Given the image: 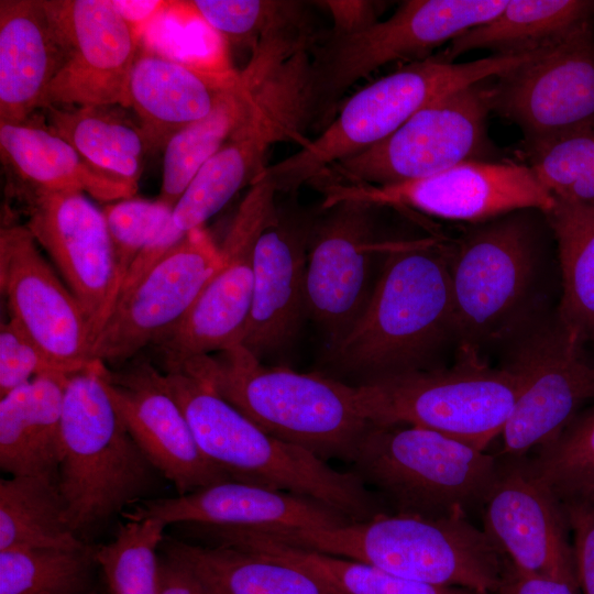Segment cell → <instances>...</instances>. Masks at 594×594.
<instances>
[{
    "label": "cell",
    "instance_id": "4dcf8cb0",
    "mask_svg": "<svg viewBox=\"0 0 594 594\" xmlns=\"http://www.w3.org/2000/svg\"><path fill=\"white\" fill-rule=\"evenodd\" d=\"M161 546L191 568L213 594H343L305 569L244 550L165 537Z\"/></svg>",
    "mask_w": 594,
    "mask_h": 594
},
{
    "label": "cell",
    "instance_id": "7dc6e473",
    "mask_svg": "<svg viewBox=\"0 0 594 594\" xmlns=\"http://www.w3.org/2000/svg\"><path fill=\"white\" fill-rule=\"evenodd\" d=\"M497 594H581V591L575 582L521 574L512 566L505 584Z\"/></svg>",
    "mask_w": 594,
    "mask_h": 594
},
{
    "label": "cell",
    "instance_id": "d6a6232c",
    "mask_svg": "<svg viewBox=\"0 0 594 594\" xmlns=\"http://www.w3.org/2000/svg\"><path fill=\"white\" fill-rule=\"evenodd\" d=\"M84 546L67 521L58 480L20 475L0 481V551Z\"/></svg>",
    "mask_w": 594,
    "mask_h": 594
},
{
    "label": "cell",
    "instance_id": "e575fe53",
    "mask_svg": "<svg viewBox=\"0 0 594 594\" xmlns=\"http://www.w3.org/2000/svg\"><path fill=\"white\" fill-rule=\"evenodd\" d=\"M250 87L240 84L205 118L183 128L164 145L162 186L157 199L174 209L201 167L216 154L244 118Z\"/></svg>",
    "mask_w": 594,
    "mask_h": 594
},
{
    "label": "cell",
    "instance_id": "7a4b0ae2",
    "mask_svg": "<svg viewBox=\"0 0 594 594\" xmlns=\"http://www.w3.org/2000/svg\"><path fill=\"white\" fill-rule=\"evenodd\" d=\"M450 241H391L362 315L329 350L334 367L360 384L438 369L459 342L449 272Z\"/></svg>",
    "mask_w": 594,
    "mask_h": 594
},
{
    "label": "cell",
    "instance_id": "836d02e7",
    "mask_svg": "<svg viewBox=\"0 0 594 594\" xmlns=\"http://www.w3.org/2000/svg\"><path fill=\"white\" fill-rule=\"evenodd\" d=\"M108 107H54L43 111L47 125L97 169L138 187L150 151L140 124L107 111Z\"/></svg>",
    "mask_w": 594,
    "mask_h": 594
},
{
    "label": "cell",
    "instance_id": "3957f363",
    "mask_svg": "<svg viewBox=\"0 0 594 594\" xmlns=\"http://www.w3.org/2000/svg\"><path fill=\"white\" fill-rule=\"evenodd\" d=\"M254 530L289 546L480 594H497L512 569L487 534L463 513L442 517L382 513L331 528Z\"/></svg>",
    "mask_w": 594,
    "mask_h": 594
},
{
    "label": "cell",
    "instance_id": "f6af8a7d",
    "mask_svg": "<svg viewBox=\"0 0 594 594\" xmlns=\"http://www.w3.org/2000/svg\"><path fill=\"white\" fill-rule=\"evenodd\" d=\"M156 594H213L202 579L180 560L158 556Z\"/></svg>",
    "mask_w": 594,
    "mask_h": 594
},
{
    "label": "cell",
    "instance_id": "484cf974",
    "mask_svg": "<svg viewBox=\"0 0 594 594\" xmlns=\"http://www.w3.org/2000/svg\"><path fill=\"white\" fill-rule=\"evenodd\" d=\"M64 61L43 0L0 1V122L21 123L44 109Z\"/></svg>",
    "mask_w": 594,
    "mask_h": 594
},
{
    "label": "cell",
    "instance_id": "f546056e",
    "mask_svg": "<svg viewBox=\"0 0 594 594\" xmlns=\"http://www.w3.org/2000/svg\"><path fill=\"white\" fill-rule=\"evenodd\" d=\"M204 540L268 557L305 569L343 594H480L407 579L359 561L289 546L250 528L206 526Z\"/></svg>",
    "mask_w": 594,
    "mask_h": 594
},
{
    "label": "cell",
    "instance_id": "cb8c5ba5",
    "mask_svg": "<svg viewBox=\"0 0 594 594\" xmlns=\"http://www.w3.org/2000/svg\"><path fill=\"white\" fill-rule=\"evenodd\" d=\"M239 84L240 73L230 67L140 50L129 80L128 107L138 116L151 151L207 117Z\"/></svg>",
    "mask_w": 594,
    "mask_h": 594
},
{
    "label": "cell",
    "instance_id": "9a60e30c",
    "mask_svg": "<svg viewBox=\"0 0 594 594\" xmlns=\"http://www.w3.org/2000/svg\"><path fill=\"white\" fill-rule=\"evenodd\" d=\"M493 111L519 127L525 146L594 130V24L493 80Z\"/></svg>",
    "mask_w": 594,
    "mask_h": 594
},
{
    "label": "cell",
    "instance_id": "7c38bea8",
    "mask_svg": "<svg viewBox=\"0 0 594 594\" xmlns=\"http://www.w3.org/2000/svg\"><path fill=\"white\" fill-rule=\"evenodd\" d=\"M276 193L263 172L250 185L220 246V267L184 319L152 344L165 372L241 344L252 305L255 244L277 210Z\"/></svg>",
    "mask_w": 594,
    "mask_h": 594
},
{
    "label": "cell",
    "instance_id": "ab89813d",
    "mask_svg": "<svg viewBox=\"0 0 594 594\" xmlns=\"http://www.w3.org/2000/svg\"><path fill=\"white\" fill-rule=\"evenodd\" d=\"M194 19L233 43H256L266 32L300 19L298 3L272 0H195L177 2Z\"/></svg>",
    "mask_w": 594,
    "mask_h": 594
},
{
    "label": "cell",
    "instance_id": "6da1fadb",
    "mask_svg": "<svg viewBox=\"0 0 594 594\" xmlns=\"http://www.w3.org/2000/svg\"><path fill=\"white\" fill-rule=\"evenodd\" d=\"M551 233L546 215L517 210L472 223L450 241L449 272L458 354L485 360L553 314Z\"/></svg>",
    "mask_w": 594,
    "mask_h": 594
},
{
    "label": "cell",
    "instance_id": "7402d4cb",
    "mask_svg": "<svg viewBox=\"0 0 594 594\" xmlns=\"http://www.w3.org/2000/svg\"><path fill=\"white\" fill-rule=\"evenodd\" d=\"M105 380L130 435L179 495L231 480L201 452L183 410L154 366L141 363L121 373L107 367Z\"/></svg>",
    "mask_w": 594,
    "mask_h": 594
},
{
    "label": "cell",
    "instance_id": "e0dca14e",
    "mask_svg": "<svg viewBox=\"0 0 594 594\" xmlns=\"http://www.w3.org/2000/svg\"><path fill=\"white\" fill-rule=\"evenodd\" d=\"M43 4L64 50L45 108H128L129 80L140 52L138 30L112 0H43Z\"/></svg>",
    "mask_w": 594,
    "mask_h": 594
},
{
    "label": "cell",
    "instance_id": "7bdbcfd3",
    "mask_svg": "<svg viewBox=\"0 0 594 594\" xmlns=\"http://www.w3.org/2000/svg\"><path fill=\"white\" fill-rule=\"evenodd\" d=\"M562 505L572 534L581 594H594V497L568 501Z\"/></svg>",
    "mask_w": 594,
    "mask_h": 594
},
{
    "label": "cell",
    "instance_id": "ba28073f",
    "mask_svg": "<svg viewBox=\"0 0 594 594\" xmlns=\"http://www.w3.org/2000/svg\"><path fill=\"white\" fill-rule=\"evenodd\" d=\"M352 466L395 513L442 517L483 508L499 458L431 429L370 424Z\"/></svg>",
    "mask_w": 594,
    "mask_h": 594
},
{
    "label": "cell",
    "instance_id": "83f0119b",
    "mask_svg": "<svg viewBox=\"0 0 594 594\" xmlns=\"http://www.w3.org/2000/svg\"><path fill=\"white\" fill-rule=\"evenodd\" d=\"M68 375L38 376L0 397V466L12 476L58 480Z\"/></svg>",
    "mask_w": 594,
    "mask_h": 594
},
{
    "label": "cell",
    "instance_id": "f35d334b",
    "mask_svg": "<svg viewBox=\"0 0 594 594\" xmlns=\"http://www.w3.org/2000/svg\"><path fill=\"white\" fill-rule=\"evenodd\" d=\"M525 151L553 198L594 204V130L525 146Z\"/></svg>",
    "mask_w": 594,
    "mask_h": 594
},
{
    "label": "cell",
    "instance_id": "9c48e42d",
    "mask_svg": "<svg viewBox=\"0 0 594 594\" xmlns=\"http://www.w3.org/2000/svg\"><path fill=\"white\" fill-rule=\"evenodd\" d=\"M355 387L360 409L371 424L418 426L485 450L501 436L521 384L504 366L459 355L451 366L398 374Z\"/></svg>",
    "mask_w": 594,
    "mask_h": 594
},
{
    "label": "cell",
    "instance_id": "5b68a950",
    "mask_svg": "<svg viewBox=\"0 0 594 594\" xmlns=\"http://www.w3.org/2000/svg\"><path fill=\"white\" fill-rule=\"evenodd\" d=\"M168 391L201 452L231 480L311 498L350 521L387 513L355 473L268 435L200 380L175 375Z\"/></svg>",
    "mask_w": 594,
    "mask_h": 594
},
{
    "label": "cell",
    "instance_id": "5bb4252c",
    "mask_svg": "<svg viewBox=\"0 0 594 594\" xmlns=\"http://www.w3.org/2000/svg\"><path fill=\"white\" fill-rule=\"evenodd\" d=\"M322 207L359 201L374 207L409 208L440 219L484 222L517 210L546 212L553 196L529 165L470 161L432 176L394 185L352 184L320 178Z\"/></svg>",
    "mask_w": 594,
    "mask_h": 594
},
{
    "label": "cell",
    "instance_id": "30bf717a",
    "mask_svg": "<svg viewBox=\"0 0 594 594\" xmlns=\"http://www.w3.org/2000/svg\"><path fill=\"white\" fill-rule=\"evenodd\" d=\"M491 79L437 99L385 140L337 163L318 178L384 186L426 178L464 162L491 161Z\"/></svg>",
    "mask_w": 594,
    "mask_h": 594
},
{
    "label": "cell",
    "instance_id": "ffe728a7",
    "mask_svg": "<svg viewBox=\"0 0 594 594\" xmlns=\"http://www.w3.org/2000/svg\"><path fill=\"white\" fill-rule=\"evenodd\" d=\"M0 289L11 318L66 375L95 360L86 315L25 226L0 229Z\"/></svg>",
    "mask_w": 594,
    "mask_h": 594
},
{
    "label": "cell",
    "instance_id": "74e56055",
    "mask_svg": "<svg viewBox=\"0 0 594 594\" xmlns=\"http://www.w3.org/2000/svg\"><path fill=\"white\" fill-rule=\"evenodd\" d=\"M165 527L157 519L128 520L112 541L97 548L110 594H156L157 549Z\"/></svg>",
    "mask_w": 594,
    "mask_h": 594
},
{
    "label": "cell",
    "instance_id": "8992f818",
    "mask_svg": "<svg viewBox=\"0 0 594 594\" xmlns=\"http://www.w3.org/2000/svg\"><path fill=\"white\" fill-rule=\"evenodd\" d=\"M491 55L466 63L449 61L442 52L373 81L354 94L339 116L296 153L266 166L263 173L277 191L312 183L337 163L364 152L398 130L437 99L472 84L495 78L542 54Z\"/></svg>",
    "mask_w": 594,
    "mask_h": 594
},
{
    "label": "cell",
    "instance_id": "1f68e13d",
    "mask_svg": "<svg viewBox=\"0 0 594 594\" xmlns=\"http://www.w3.org/2000/svg\"><path fill=\"white\" fill-rule=\"evenodd\" d=\"M560 272L557 314L582 345L594 340V204L554 198L544 212Z\"/></svg>",
    "mask_w": 594,
    "mask_h": 594
},
{
    "label": "cell",
    "instance_id": "ee69618b",
    "mask_svg": "<svg viewBox=\"0 0 594 594\" xmlns=\"http://www.w3.org/2000/svg\"><path fill=\"white\" fill-rule=\"evenodd\" d=\"M186 234L172 220L143 248L130 266L121 285L117 301L131 292L136 284L178 243ZM117 304V302H116Z\"/></svg>",
    "mask_w": 594,
    "mask_h": 594
},
{
    "label": "cell",
    "instance_id": "b9f144b4",
    "mask_svg": "<svg viewBox=\"0 0 594 594\" xmlns=\"http://www.w3.org/2000/svg\"><path fill=\"white\" fill-rule=\"evenodd\" d=\"M43 375H66L11 317L0 326V397Z\"/></svg>",
    "mask_w": 594,
    "mask_h": 594
},
{
    "label": "cell",
    "instance_id": "603a6c76",
    "mask_svg": "<svg viewBox=\"0 0 594 594\" xmlns=\"http://www.w3.org/2000/svg\"><path fill=\"white\" fill-rule=\"evenodd\" d=\"M128 520L157 519L251 529L331 528L350 520L311 498L233 480L172 498L144 501L123 513Z\"/></svg>",
    "mask_w": 594,
    "mask_h": 594
},
{
    "label": "cell",
    "instance_id": "4316f807",
    "mask_svg": "<svg viewBox=\"0 0 594 594\" xmlns=\"http://www.w3.org/2000/svg\"><path fill=\"white\" fill-rule=\"evenodd\" d=\"M31 119L0 122L1 160L21 186L75 190L101 201L134 197L138 187L97 169L48 125Z\"/></svg>",
    "mask_w": 594,
    "mask_h": 594
},
{
    "label": "cell",
    "instance_id": "8d00e7d4",
    "mask_svg": "<svg viewBox=\"0 0 594 594\" xmlns=\"http://www.w3.org/2000/svg\"><path fill=\"white\" fill-rule=\"evenodd\" d=\"M527 462L562 503L593 498L594 400Z\"/></svg>",
    "mask_w": 594,
    "mask_h": 594
},
{
    "label": "cell",
    "instance_id": "bcb514c9",
    "mask_svg": "<svg viewBox=\"0 0 594 594\" xmlns=\"http://www.w3.org/2000/svg\"><path fill=\"white\" fill-rule=\"evenodd\" d=\"M333 20L331 35H348L376 22L377 6L373 1L328 0L321 2Z\"/></svg>",
    "mask_w": 594,
    "mask_h": 594
},
{
    "label": "cell",
    "instance_id": "4fadbf2b",
    "mask_svg": "<svg viewBox=\"0 0 594 594\" xmlns=\"http://www.w3.org/2000/svg\"><path fill=\"white\" fill-rule=\"evenodd\" d=\"M507 349L502 366L519 377L521 388L501 433L502 457L521 458L554 440L594 400V365L557 310Z\"/></svg>",
    "mask_w": 594,
    "mask_h": 594
},
{
    "label": "cell",
    "instance_id": "8fae6325",
    "mask_svg": "<svg viewBox=\"0 0 594 594\" xmlns=\"http://www.w3.org/2000/svg\"><path fill=\"white\" fill-rule=\"evenodd\" d=\"M508 0H408L384 21L314 46L318 111L328 110L356 81L392 62L430 52L497 15Z\"/></svg>",
    "mask_w": 594,
    "mask_h": 594
},
{
    "label": "cell",
    "instance_id": "52a82bcc",
    "mask_svg": "<svg viewBox=\"0 0 594 594\" xmlns=\"http://www.w3.org/2000/svg\"><path fill=\"white\" fill-rule=\"evenodd\" d=\"M106 371L95 360L64 387L58 486L78 537L143 497L157 472L117 411Z\"/></svg>",
    "mask_w": 594,
    "mask_h": 594
},
{
    "label": "cell",
    "instance_id": "ac0fdd59",
    "mask_svg": "<svg viewBox=\"0 0 594 594\" xmlns=\"http://www.w3.org/2000/svg\"><path fill=\"white\" fill-rule=\"evenodd\" d=\"M377 207L343 201L317 227L307 252L306 314L324 331L329 350L358 321L373 292L374 265L388 241L375 233Z\"/></svg>",
    "mask_w": 594,
    "mask_h": 594
},
{
    "label": "cell",
    "instance_id": "d590c367",
    "mask_svg": "<svg viewBox=\"0 0 594 594\" xmlns=\"http://www.w3.org/2000/svg\"><path fill=\"white\" fill-rule=\"evenodd\" d=\"M97 548L0 551V594H92Z\"/></svg>",
    "mask_w": 594,
    "mask_h": 594
},
{
    "label": "cell",
    "instance_id": "c3c4849f",
    "mask_svg": "<svg viewBox=\"0 0 594 594\" xmlns=\"http://www.w3.org/2000/svg\"><path fill=\"white\" fill-rule=\"evenodd\" d=\"M112 1L122 16L135 29L172 6L169 1Z\"/></svg>",
    "mask_w": 594,
    "mask_h": 594
},
{
    "label": "cell",
    "instance_id": "44dd1931",
    "mask_svg": "<svg viewBox=\"0 0 594 594\" xmlns=\"http://www.w3.org/2000/svg\"><path fill=\"white\" fill-rule=\"evenodd\" d=\"M482 509L483 530L515 571L578 583L563 505L531 471L527 457L499 458Z\"/></svg>",
    "mask_w": 594,
    "mask_h": 594
},
{
    "label": "cell",
    "instance_id": "d4e9b609",
    "mask_svg": "<svg viewBox=\"0 0 594 594\" xmlns=\"http://www.w3.org/2000/svg\"><path fill=\"white\" fill-rule=\"evenodd\" d=\"M306 244L301 227L277 210L256 241L252 305L241 344L257 358L290 341L306 314Z\"/></svg>",
    "mask_w": 594,
    "mask_h": 594
},
{
    "label": "cell",
    "instance_id": "f1b7e54d",
    "mask_svg": "<svg viewBox=\"0 0 594 594\" xmlns=\"http://www.w3.org/2000/svg\"><path fill=\"white\" fill-rule=\"evenodd\" d=\"M594 1L509 0L490 21L454 37L442 54L451 62L475 51L519 55L552 47L594 22Z\"/></svg>",
    "mask_w": 594,
    "mask_h": 594
},
{
    "label": "cell",
    "instance_id": "2e32d148",
    "mask_svg": "<svg viewBox=\"0 0 594 594\" xmlns=\"http://www.w3.org/2000/svg\"><path fill=\"white\" fill-rule=\"evenodd\" d=\"M19 196L24 201L25 227L79 301L95 343L121 287L103 211L75 190L21 186Z\"/></svg>",
    "mask_w": 594,
    "mask_h": 594
},
{
    "label": "cell",
    "instance_id": "d6986e66",
    "mask_svg": "<svg viewBox=\"0 0 594 594\" xmlns=\"http://www.w3.org/2000/svg\"><path fill=\"white\" fill-rule=\"evenodd\" d=\"M221 263L220 246L204 227L188 232L117 301L92 359L117 363L155 343L184 319Z\"/></svg>",
    "mask_w": 594,
    "mask_h": 594
},
{
    "label": "cell",
    "instance_id": "277c9868",
    "mask_svg": "<svg viewBox=\"0 0 594 594\" xmlns=\"http://www.w3.org/2000/svg\"><path fill=\"white\" fill-rule=\"evenodd\" d=\"M173 371L195 376L268 435L324 461L352 463L371 424L360 409L355 385L266 366L242 344Z\"/></svg>",
    "mask_w": 594,
    "mask_h": 594
},
{
    "label": "cell",
    "instance_id": "60d3db41",
    "mask_svg": "<svg viewBox=\"0 0 594 594\" xmlns=\"http://www.w3.org/2000/svg\"><path fill=\"white\" fill-rule=\"evenodd\" d=\"M102 211L122 285L139 253L172 220L173 208L160 199L132 197L108 205Z\"/></svg>",
    "mask_w": 594,
    "mask_h": 594
}]
</instances>
